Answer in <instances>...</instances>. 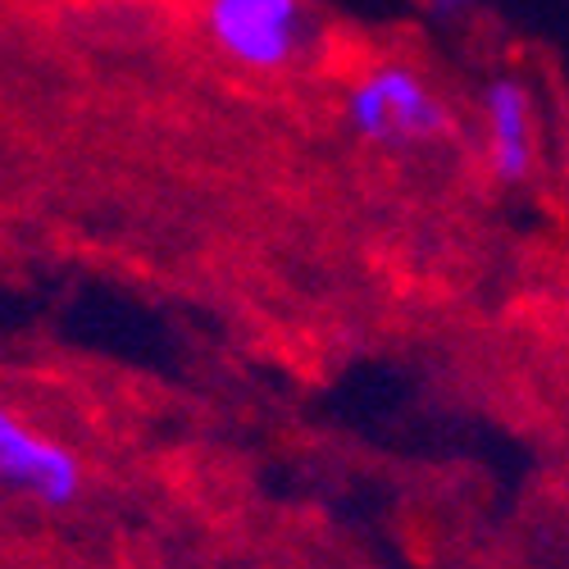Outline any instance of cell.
Masks as SVG:
<instances>
[{
	"instance_id": "obj_4",
	"label": "cell",
	"mask_w": 569,
	"mask_h": 569,
	"mask_svg": "<svg viewBox=\"0 0 569 569\" xmlns=\"http://www.w3.org/2000/svg\"><path fill=\"white\" fill-rule=\"evenodd\" d=\"M488 160L501 182H525L533 173V106L515 78H497L483 97Z\"/></svg>"
},
{
	"instance_id": "obj_3",
	"label": "cell",
	"mask_w": 569,
	"mask_h": 569,
	"mask_svg": "<svg viewBox=\"0 0 569 569\" xmlns=\"http://www.w3.org/2000/svg\"><path fill=\"white\" fill-rule=\"evenodd\" d=\"M0 473H6L10 488L37 497L41 506H69L82 492L78 456L28 429L14 410L0 415Z\"/></svg>"
},
{
	"instance_id": "obj_5",
	"label": "cell",
	"mask_w": 569,
	"mask_h": 569,
	"mask_svg": "<svg viewBox=\"0 0 569 569\" xmlns=\"http://www.w3.org/2000/svg\"><path fill=\"white\" fill-rule=\"evenodd\" d=\"M433 6H438V10H465L469 0H433Z\"/></svg>"
},
{
	"instance_id": "obj_1",
	"label": "cell",
	"mask_w": 569,
	"mask_h": 569,
	"mask_svg": "<svg viewBox=\"0 0 569 569\" xmlns=\"http://www.w3.org/2000/svg\"><path fill=\"white\" fill-rule=\"evenodd\" d=\"M347 123L378 147H410L447 132V106L410 64L383 60L347 87Z\"/></svg>"
},
{
	"instance_id": "obj_2",
	"label": "cell",
	"mask_w": 569,
	"mask_h": 569,
	"mask_svg": "<svg viewBox=\"0 0 569 569\" xmlns=\"http://www.w3.org/2000/svg\"><path fill=\"white\" fill-rule=\"evenodd\" d=\"M206 32L247 69H288L310 37L301 0H206Z\"/></svg>"
}]
</instances>
